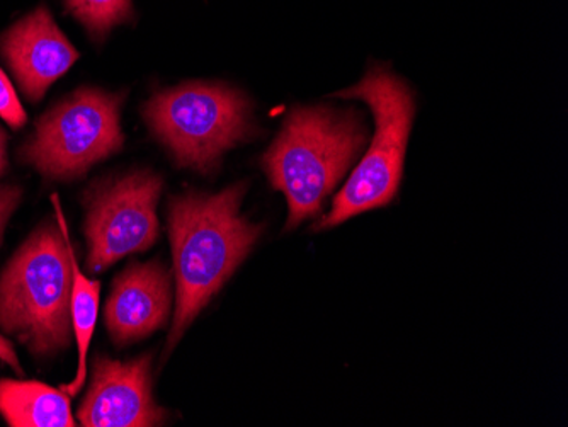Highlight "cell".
I'll return each instance as SVG.
<instances>
[{
    "instance_id": "obj_1",
    "label": "cell",
    "mask_w": 568,
    "mask_h": 427,
    "mask_svg": "<svg viewBox=\"0 0 568 427\" xmlns=\"http://www.w3.org/2000/svg\"><path fill=\"white\" fill-rule=\"evenodd\" d=\"M245 191L247 183H239L215 194L190 191L171 200L169 238L178 302L168 353L261 237L263 227L241 215Z\"/></svg>"
},
{
    "instance_id": "obj_2",
    "label": "cell",
    "mask_w": 568,
    "mask_h": 427,
    "mask_svg": "<svg viewBox=\"0 0 568 427\" xmlns=\"http://www.w3.org/2000/svg\"><path fill=\"white\" fill-rule=\"evenodd\" d=\"M51 201L59 227L40 225L0 274V333L38 358L59 355L72 336V245L59 196Z\"/></svg>"
},
{
    "instance_id": "obj_3",
    "label": "cell",
    "mask_w": 568,
    "mask_h": 427,
    "mask_svg": "<svg viewBox=\"0 0 568 427\" xmlns=\"http://www.w3.org/2000/svg\"><path fill=\"white\" fill-rule=\"evenodd\" d=\"M365 143V123L353 110L295 108L288 114L263 157L271 186L288 201V231L318 216Z\"/></svg>"
},
{
    "instance_id": "obj_4",
    "label": "cell",
    "mask_w": 568,
    "mask_h": 427,
    "mask_svg": "<svg viewBox=\"0 0 568 427\" xmlns=\"http://www.w3.org/2000/svg\"><path fill=\"white\" fill-rule=\"evenodd\" d=\"M341 98L359 99L372 108L375 135L368 152L335 196L331 213L315 231L337 227L361 213L390 205L397 196L404 172L405 150L416 114L410 88L385 67H373Z\"/></svg>"
},
{
    "instance_id": "obj_5",
    "label": "cell",
    "mask_w": 568,
    "mask_h": 427,
    "mask_svg": "<svg viewBox=\"0 0 568 427\" xmlns=\"http://www.w3.org/2000/svg\"><path fill=\"white\" fill-rule=\"evenodd\" d=\"M143 116L179 167L203 174L215 171L226 150L254 133L247 99L229 85L210 82L159 92L143 108Z\"/></svg>"
},
{
    "instance_id": "obj_6",
    "label": "cell",
    "mask_w": 568,
    "mask_h": 427,
    "mask_svg": "<svg viewBox=\"0 0 568 427\" xmlns=\"http://www.w3.org/2000/svg\"><path fill=\"white\" fill-rule=\"evenodd\" d=\"M123 99L101 89H77L37 121L33 135L19 149V161L37 169L44 180H79L123 146Z\"/></svg>"
},
{
    "instance_id": "obj_7",
    "label": "cell",
    "mask_w": 568,
    "mask_h": 427,
    "mask_svg": "<svg viewBox=\"0 0 568 427\" xmlns=\"http://www.w3.org/2000/svg\"><path fill=\"white\" fill-rule=\"evenodd\" d=\"M164 181L135 171L85 191L88 270L102 273L128 254L145 253L159 237L158 203Z\"/></svg>"
},
{
    "instance_id": "obj_8",
    "label": "cell",
    "mask_w": 568,
    "mask_h": 427,
    "mask_svg": "<svg viewBox=\"0 0 568 427\" xmlns=\"http://www.w3.org/2000/svg\"><path fill=\"white\" fill-rule=\"evenodd\" d=\"M152 355L132 362H114L98 356L92 382L77 419L84 427L162 426L168 413L152 395Z\"/></svg>"
},
{
    "instance_id": "obj_9",
    "label": "cell",
    "mask_w": 568,
    "mask_h": 427,
    "mask_svg": "<svg viewBox=\"0 0 568 427\" xmlns=\"http://www.w3.org/2000/svg\"><path fill=\"white\" fill-rule=\"evenodd\" d=\"M0 53L31 103H38L50 85L79 60V52L62 33L47 6L19 19L0 37Z\"/></svg>"
},
{
    "instance_id": "obj_10",
    "label": "cell",
    "mask_w": 568,
    "mask_h": 427,
    "mask_svg": "<svg viewBox=\"0 0 568 427\" xmlns=\"http://www.w3.org/2000/svg\"><path fill=\"white\" fill-rule=\"evenodd\" d=\"M172 305L171 271L159 263H132L114 279L104 321L116 346L143 339L168 324Z\"/></svg>"
},
{
    "instance_id": "obj_11",
    "label": "cell",
    "mask_w": 568,
    "mask_h": 427,
    "mask_svg": "<svg viewBox=\"0 0 568 427\" xmlns=\"http://www.w3.org/2000/svg\"><path fill=\"white\" fill-rule=\"evenodd\" d=\"M0 416L12 427H73L70 397L41 382L0 380Z\"/></svg>"
},
{
    "instance_id": "obj_12",
    "label": "cell",
    "mask_w": 568,
    "mask_h": 427,
    "mask_svg": "<svg viewBox=\"0 0 568 427\" xmlns=\"http://www.w3.org/2000/svg\"><path fill=\"white\" fill-rule=\"evenodd\" d=\"M70 264H72V333L75 336L77 349H79V366L77 375L70 384L62 385L60 390L65 392L70 398L84 387L88 376V353L91 346L92 334H94L95 322H98L99 295H101V283L85 278L81 267L77 264L75 254L70 248Z\"/></svg>"
},
{
    "instance_id": "obj_13",
    "label": "cell",
    "mask_w": 568,
    "mask_h": 427,
    "mask_svg": "<svg viewBox=\"0 0 568 427\" xmlns=\"http://www.w3.org/2000/svg\"><path fill=\"white\" fill-rule=\"evenodd\" d=\"M92 40H102L116 24L133 18L132 0H63Z\"/></svg>"
},
{
    "instance_id": "obj_14",
    "label": "cell",
    "mask_w": 568,
    "mask_h": 427,
    "mask_svg": "<svg viewBox=\"0 0 568 427\" xmlns=\"http://www.w3.org/2000/svg\"><path fill=\"white\" fill-rule=\"evenodd\" d=\"M0 118L11 126L12 130H21L28 116L24 108L19 101L14 85L9 81L4 70L0 69Z\"/></svg>"
},
{
    "instance_id": "obj_15",
    "label": "cell",
    "mask_w": 568,
    "mask_h": 427,
    "mask_svg": "<svg viewBox=\"0 0 568 427\" xmlns=\"http://www.w3.org/2000/svg\"><path fill=\"white\" fill-rule=\"evenodd\" d=\"M22 190L19 186H0V242L4 237L9 220L14 215L18 206L21 205Z\"/></svg>"
},
{
    "instance_id": "obj_16",
    "label": "cell",
    "mask_w": 568,
    "mask_h": 427,
    "mask_svg": "<svg viewBox=\"0 0 568 427\" xmlns=\"http://www.w3.org/2000/svg\"><path fill=\"white\" fill-rule=\"evenodd\" d=\"M0 359L14 368L18 375H22L21 363H19L18 355H16V349L12 347L11 340L2 334H0Z\"/></svg>"
},
{
    "instance_id": "obj_17",
    "label": "cell",
    "mask_w": 568,
    "mask_h": 427,
    "mask_svg": "<svg viewBox=\"0 0 568 427\" xmlns=\"http://www.w3.org/2000/svg\"><path fill=\"white\" fill-rule=\"evenodd\" d=\"M8 133L0 126V177L8 171Z\"/></svg>"
}]
</instances>
